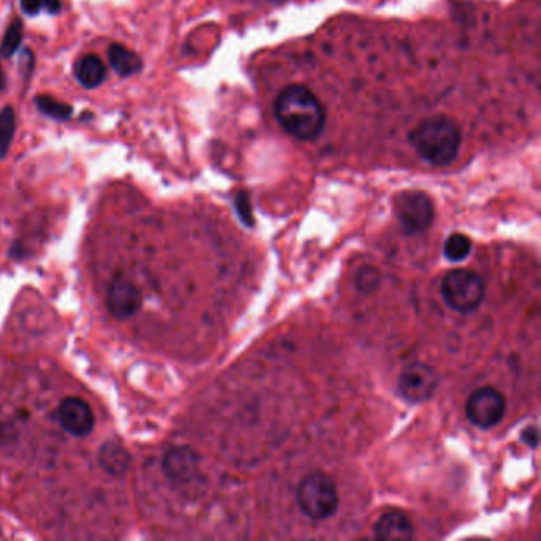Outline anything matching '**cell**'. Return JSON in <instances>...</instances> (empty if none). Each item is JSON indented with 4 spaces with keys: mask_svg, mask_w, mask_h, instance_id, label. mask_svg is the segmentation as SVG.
<instances>
[{
    "mask_svg": "<svg viewBox=\"0 0 541 541\" xmlns=\"http://www.w3.org/2000/svg\"><path fill=\"white\" fill-rule=\"evenodd\" d=\"M107 306L118 320H128L142 306V292L126 276H116L107 292Z\"/></svg>",
    "mask_w": 541,
    "mask_h": 541,
    "instance_id": "cell-8",
    "label": "cell"
},
{
    "mask_svg": "<svg viewBox=\"0 0 541 541\" xmlns=\"http://www.w3.org/2000/svg\"><path fill=\"white\" fill-rule=\"evenodd\" d=\"M274 120L290 137L313 142L326 128V108L305 84H288L278 92L274 104Z\"/></svg>",
    "mask_w": 541,
    "mask_h": 541,
    "instance_id": "cell-1",
    "label": "cell"
},
{
    "mask_svg": "<svg viewBox=\"0 0 541 541\" xmlns=\"http://www.w3.org/2000/svg\"><path fill=\"white\" fill-rule=\"evenodd\" d=\"M43 7L48 13L56 15L61 10V0H43Z\"/></svg>",
    "mask_w": 541,
    "mask_h": 541,
    "instance_id": "cell-22",
    "label": "cell"
},
{
    "mask_svg": "<svg viewBox=\"0 0 541 541\" xmlns=\"http://www.w3.org/2000/svg\"><path fill=\"white\" fill-rule=\"evenodd\" d=\"M162 470L168 481L174 484L191 483L198 473V456L196 451L178 444L166 451L162 459Z\"/></svg>",
    "mask_w": 541,
    "mask_h": 541,
    "instance_id": "cell-9",
    "label": "cell"
},
{
    "mask_svg": "<svg viewBox=\"0 0 541 541\" xmlns=\"http://www.w3.org/2000/svg\"><path fill=\"white\" fill-rule=\"evenodd\" d=\"M16 115L13 108L5 107L0 112V160L8 153L12 140L15 135Z\"/></svg>",
    "mask_w": 541,
    "mask_h": 541,
    "instance_id": "cell-17",
    "label": "cell"
},
{
    "mask_svg": "<svg viewBox=\"0 0 541 541\" xmlns=\"http://www.w3.org/2000/svg\"><path fill=\"white\" fill-rule=\"evenodd\" d=\"M298 508L306 518L313 521H324L330 518L338 508V492L334 480L322 472L308 473L298 483Z\"/></svg>",
    "mask_w": 541,
    "mask_h": 541,
    "instance_id": "cell-3",
    "label": "cell"
},
{
    "mask_svg": "<svg viewBox=\"0 0 541 541\" xmlns=\"http://www.w3.org/2000/svg\"><path fill=\"white\" fill-rule=\"evenodd\" d=\"M35 105L43 115L50 116L53 120H59V121L70 120L73 115V108L70 107L69 104L53 99L51 96L35 97Z\"/></svg>",
    "mask_w": 541,
    "mask_h": 541,
    "instance_id": "cell-15",
    "label": "cell"
},
{
    "mask_svg": "<svg viewBox=\"0 0 541 541\" xmlns=\"http://www.w3.org/2000/svg\"><path fill=\"white\" fill-rule=\"evenodd\" d=\"M443 300L459 313H472L486 296V286L480 274L472 270L456 268L444 274L442 282Z\"/></svg>",
    "mask_w": 541,
    "mask_h": 541,
    "instance_id": "cell-4",
    "label": "cell"
},
{
    "mask_svg": "<svg viewBox=\"0 0 541 541\" xmlns=\"http://www.w3.org/2000/svg\"><path fill=\"white\" fill-rule=\"evenodd\" d=\"M505 410H506L505 397L494 388H481L475 390L465 406L468 421L473 426L480 429L497 426L503 420Z\"/></svg>",
    "mask_w": 541,
    "mask_h": 541,
    "instance_id": "cell-7",
    "label": "cell"
},
{
    "mask_svg": "<svg viewBox=\"0 0 541 541\" xmlns=\"http://www.w3.org/2000/svg\"><path fill=\"white\" fill-rule=\"evenodd\" d=\"M43 7V0H21V8L26 15H37Z\"/></svg>",
    "mask_w": 541,
    "mask_h": 541,
    "instance_id": "cell-20",
    "label": "cell"
},
{
    "mask_svg": "<svg viewBox=\"0 0 541 541\" xmlns=\"http://www.w3.org/2000/svg\"><path fill=\"white\" fill-rule=\"evenodd\" d=\"M396 216L406 234L426 232L435 218L434 204L421 191H405L398 194L394 204Z\"/></svg>",
    "mask_w": 541,
    "mask_h": 541,
    "instance_id": "cell-5",
    "label": "cell"
},
{
    "mask_svg": "<svg viewBox=\"0 0 541 541\" xmlns=\"http://www.w3.org/2000/svg\"><path fill=\"white\" fill-rule=\"evenodd\" d=\"M23 40V23L19 19H15L8 26L7 32L0 43V56L2 58H12L18 51Z\"/></svg>",
    "mask_w": 541,
    "mask_h": 541,
    "instance_id": "cell-18",
    "label": "cell"
},
{
    "mask_svg": "<svg viewBox=\"0 0 541 541\" xmlns=\"http://www.w3.org/2000/svg\"><path fill=\"white\" fill-rule=\"evenodd\" d=\"M521 438H522V442L527 443L529 446L535 448V446L538 444V430H537V427H527L526 430L521 435Z\"/></svg>",
    "mask_w": 541,
    "mask_h": 541,
    "instance_id": "cell-21",
    "label": "cell"
},
{
    "mask_svg": "<svg viewBox=\"0 0 541 541\" xmlns=\"http://www.w3.org/2000/svg\"><path fill=\"white\" fill-rule=\"evenodd\" d=\"M382 282V274L380 270L372 267V266H366V267L359 270L358 276H356V284H358V290L364 294H372L375 290H378Z\"/></svg>",
    "mask_w": 541,
    "mask_h": 541,
    "instance_id": "cell-19",
    "label": "cell"
},
{
    "mask_svg": "<svg viewBox=\"0 0 541 541\" xmlns=\"http://www.w3.org/2000/svg\"><path fill=\"white\" fill-rule=\"evenodd\" d=\"M5 86H7V80H5V75H4V70L0 67V91H4Z\"/></svg>",
    "mask_w": 541,
    "mask_h": 541,
    "instance_id": "cell-23",
    "label": "cell"
},
{
    "mask_svg": "<svg viewBox=\"0 0 541 541\" xmlns=\"http://www.w3.org/2000/svg\"><path fill=\"white\" fill-rule=\"evenodd\" d=\"M75 75L80 84L86 89H94L104 83L107 69L104 66V61L96 54H86L75 67Z\"/></svg>",
    "mask_w": 541,
    "mask_h": 541,
    "instance_id": "cell-13",
    "label": "cell"
},
{
    "mask_svg": "<svg viewBox=\"0 0 541 541\" xmlns=\"http://www.w3.org/2000/svg\"><path fill=\"white\" fill-rule=\"evenodd\" d=\"M443 251L446 259H450L451 262H460L465 258H468V254L472 251V240L464 234H452L444 242Z\"/></svg>",
    "mask_w": 541,
    "mask_h": 541,
    "instance_id": "cell-16",
    "label": "cell"
},
{
    "mask_svg": "<svg viewBox=\"0 0 541 541\" xmlns=\"http://www.w3.org/2000/svg\"><path fill=\"white\" fill-rule=\"evenodd\" d=\"M375 537L378 540H412L414 527L402 511H388L375 524Z\"/></svg>",
    "mask_w": 541,
    "mask_h": 541,
    "instance_id": "cell-11",
    "label": "cell"
},
{
    "mask_svg": "<svg viewBox=\"0 0 541 541\" xmlns=\"http://www.w3.org/2000/svg\"><path fill=\"white\" fill-rule=\"evenodd\" d=\"M108 61L116 73L121 77H132L143 67V62L137 53L118 43L108 48Z\"/></svg>",
    "mask_w": 541,
    "mask_h": 541,
    "instance_id": "cell-14",
    "label": "cell"
},
{
    "mask_svg": "<svg viewBox=\"0 0 541 541\" xmlns=\"http://www.w3.org/2000/svg\"><path fill=\"white\" fill-rule=\"evenodd\" d=\"M408 138L414 153L435 167L450 166L462 146L458 122L446 115L429 116L418 122Z\"/></svg>",
    "mask_w": 541,
    "mask_h": 541,
    "instance_id": "cell-2",
    "label": "cell"
},
{
    "mask_svg": "<svg viewBox=\"0 0 541 541\" xmlns=\"http://www.w3.org/2000/svg\"><path fill=\"white\" fill-rule=\"evenodd\" d=\"M438 383L440 376L434 367L424 362H413L402 370L397 388L405 400L412 404H422L434 396Z\"/></svg>",
    "mask_w": 541,
    "mask_h": 541,
    "instance_id": "cell-6",
    "label": "cell"
},
{
    "mask_svg": "<svg viewBox=\"0 0 541 541\" xmlns=\"http://www.w3.org/2000/svg\"><path fill=\"white\" fill-rule=\"evenodd\" d=\"M58 420L64 430L78 438L88 437L94 429L91 406L78 397H67L62 400L58 410Z\"/></svg>",
    "mask_w": 541,
    "mask_h": 541,
    "instance_id": "cell-10",
    "label": "cell"
},
{
    "mask_svg": "<svg viewBox=\"0 0 541 541\" xmlns=\"http://www.w3.org/2000/svg\"><path fill=\"white\" fill-rule=\"evenodd\" d=\"M99 464L108 475L112 476H122L129 472L130 456L129 451L116 440L104 443L99 452Z\"/></svg>",
    "mask_w": 541,
    "mask_h": 541,
    "instance_id": "cell-12",
    "label": "cell"
}]
</instances>
